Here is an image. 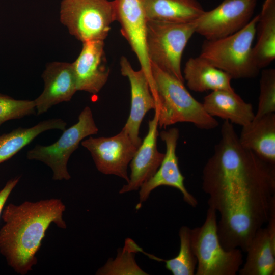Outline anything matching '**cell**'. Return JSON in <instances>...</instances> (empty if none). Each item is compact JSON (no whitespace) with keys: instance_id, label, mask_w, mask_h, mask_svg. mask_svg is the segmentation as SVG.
<instances>
[{"instance_id":"f1b7e54d","label":"cell","mask_w":275,"mask_h":275,"mask_svg":"<svg viewBox=\"0 0 275 275\" xmlns=\"http://www.w3.org/2000/svg\"><path fill=\"white\" fill-rule=\"evenodd\" d=\"M19 177H17L9 180L4 187L0 190V219L3 210L6 203L12 190L18 183Z\"/></svg>"},{"instance_id":"9c48e42d","label":"cell","mask_w":275,"mask_h":275,"mask_svg":"<svg viewBox=\"0 0 275 275\" xmlns=\"http://www.w3.org/2000/svg\"><path fill=\"white\" fill-rule=\"evenodd\" d=\"M98 131L92 112L90 107L86 106L80 113L77 122L65 129L58 141L48 146L36 145L28 151L26 157L48 166L52 171L53 180H68L71 178L67 169L70 156L85 138Z\"/></svg>"},{"instance_id":"484cf974","label":"cell","mask_w":275,"mask_h":275,"mask_svg":"<svg viewBox=\"0 0 275 275\" xmlns=\"http://www.w3.org/2000/svg\"><path fill=\"white\" fill-rule=\"evenodd\" d=\"M142 248L131 239L127 238L123 248L119 250L114 259L111 258L97 271V275H145L148 274L139 267L135 255Z\"/></svg>"},{"instance_id":"cb8c5ba5","label":"cell","mask_w":275,"mask_h":275,"mask_svg":"<svg viewBox=\"0 0 275 275\" xmlns=\"http://www.w3.org/2000/svg\"><path fill=\"white\" fill-rule=\"evenodd\" d=\"M67 123L60 118L42 121L30 128L18 127L0 135V163L12 158L42 132L52 129L64 131Z\"/></svg>"},{"instance_id":"44dd1931","label":"cell","mask_w":275,"mask_h":275,"mask_svg":"<svg viewBox=\"0 0 275 275\" xmlns=\"http://www.w3.org/2000/svg\"><path fill=\"white\" fill-rule=\"evenodd\" d=\"M183 76L188 87L195 92L234 90L231 85L232 78L230 75L200 56L188 60Z\"/></svg>"},{"instance_id":"4fadbf2b","label":"cell","mask_w":275,"mask_h":275,"mask_svg":"<svg viewBox=\"0 0 275 275\" xmlns=\"http://www.w3.org/2000/svg\"><path fill=\"white\" fill-rule=\"evenodd\" d=\"M161 139L166 144V153L163 160L155 173L140 187L139 202L136 206L139 209L148 198L152 190L160 186H170L179 190L183 200L195 208L198 205L196 198L187 190L184 185L185 177L181 173L176 155V147L179 131L173 127L160 133Z\"/></svg>"},{"instance_id":"e0dca14e","label":"cell","mask_w":275,"mask_h":275,"mask_svg":"<svg viewBox=\"0 0 275 275\" xmlns=\"http://www.w3.org/2000/svg\"><path fill=\"white\" fill-rule=\"evenodd\" d=\"M42 77L44 89L35 100L36 113L39 115L53 106L69 101L77 91L72 63L53 62L47 64Z\"/></svg>"},{"instance_id":"5b68a950","label":"cell","mask_w":275,"mask_h":275,"mask_svg":"<svg viewBox=\"0 0 275 275\" xmlns=\"http://www.w3.org/2000/svg\"><path fill=\"white\" fill-rule=\"evenodd\" d=\"M259 15L253 17L241 30L228 36L214 40H205L199 56L232 78H250L260 70L254 64L253 43Z\"/></svg>"},{"instance_id":"83f0119b","label":"cell","mask_w":275,"mask_h":275,"mask_svg":"<svg viewBox=\"0 0 275 275\" xmlns=\"http://www.w3.org/2000/svg\"><path fill=\"white\" fill-rule=\"evenodd\" d=\"M36 113L34 100H17L0 94V126L8 120L22 118Z\"/></svg>"},{"instance_id":"ba28073f","label":"cell","mask_w":275,"mask_h":275,"mask_svg":"<svg viewBox=\"0 0 275 275\" xmlns=\"http://www.w3.org/2000/svg\"><path fill=\"white\" fill-rule=\"evenodd\" d=\"M60 20L82 43L104 41L116 21L114 1L62 0Z\"/></svg>"},{"instance_id":"277c9868","label":"cell","mask_w":275,"mask_h":275,"mask_svg":"<svg viewBox=\"0 0 275 275\" xmlns=\"http://www.w3.org/2000/svg\"><path fill=\"white\" fill-rule=\"evenodd\" d=\"M151 64L154 85L153 96L158 126L166 127L178 122H188L203 130H211L218 125L214 117L204 109L176 77Z\"/></svg>"},{"instance_id":"5bb4252c","label":"cell","mask_w":275,"mask_h":275,"mask_svg":"<svg viewBox=\"0 0 275 275\" xmlns=\"http://www.w3.org/2000/svg\"><path fill=\"white\" fill-rule=\"evenodd\" d=\"M121 74L128 78L130 85L131 107L128 118L122 128L138 148L142 143L139 130L148 112L155 110L156 104L147 77L143 70H134L127 59L122 56L120 61Z\"/></svg>"},{"instance_id":"d6986e66","label":"cell","mask_w":275,"mask_h":275,"mask_svg":"<svg viewBox=\"0 0 275 275\" xmlns=\"http://www.w3.org/2000/svg\"><path fill=\"white\" fill-rule=\"evenodd\" d=\"M202 104L210 116L241 126L250 123L255 117L252 104L244 101L234 90L212 91L204 97Z\"/></svg>"},{"instance_id":"7c38bea8","label":"cell","mask_w":275,"mask_h":275,"mask_svg":"<svg viewBox=\"0 0 275 275\" xmlns=\"http://www.w3.org/2000/svg\"><path fill=\"white\" fill-rule=\"evenodd\" d=\"M116 21L121 25V33L137 57L148 79L152 93L154 85L151 64L146 49L148 19L143 0H114Z\"/></svg>"},{"instance_id":"2e32d148","label":"cell","mask_w":275,"mask_h":275,"mask_svg":"<svg viewBox=\"0 0 275 275\" xmlns=\"http://www.w3.org/2000/svg\"><path fill=\"white\" fill-rule=\"evenodd\" d=\"M158 127V116L155 112L153 119L148 122L147 134L130 162L131 174L129 181L121 188L120 194L138 190L159 167L164 153L157 150Z\"/></svg>"},{"instance_id":"30bf717a","label":"cell","mask_w":275,"mask_h":275,"mask_svg":"<svg viewBox=\"0 0 275 275\" xmlns=\"http://www.w3.org/2000/svg\"><path fill=\"white\" fill-rule=\"evenodd\" d=\"M257 1L223 0L194 21L195 33L206 40H214L240 31L252 19Z\"/></svg>"},{"instance_id":"8992f818","label":"cell","mask_w":275,"mask_h":275,"mask_svg":"<svg viewBox=\"0 0 275 275\" xmlns=\"http://www.w3.org/2000/svg\"><path fill=\"white\" fill-rule=\"evenodd\" d=\"M190 241L197 259L196 275H235L243 263L240 249L227 250L221 244L217 211L211 207L204 223L190 229Z\"/></svg>"},{"instance_id":"9a60e30c","label":"cell","mask_w":275,"mask_h":275,"mask_svg":"<svg viewBox=\"0 0 275 275\" xmlns=\"http://www.w3.org/2000/svg\"><path fill=\"white\" fill-rule=\"evenodd\" d=\"M72 64L77 91L95 94L106 83L110 69L107 65L104 41L83 42L80 53Z\"/></svg>"},{"instance_id":"52a82bcc","label":"cell","mask_w":275,"mask_h":275,"mask_svg":"<svg viewBox=\"0 0 275 275\" xmlns=\"http://www.w3.org/2000/svg\"><path fill=\"white\" fill-rule=\"evenodd\" d=\"M194 33V22L148 20L146 43L150 63L184 82L181 68L182 56Z\"/></svg>"},{"instance_id":"6da1fadb","label":"cell","mask_w":275,"mask_h":275,"mask_svg":"<svg viewBox=\"0 0 275 275\" xmlns=\"http://www.w3.org/2000/svg\"><path fill=\"white\" fill-rule=\"evenodd\" d=\"M202 189L209 207L219 212L228 203L252 190L275 187V164L243 147L233 125L225 120L221 139L202 171Z\"/></svg>"},{"instance_id":"4316f807","label":"cell","mask_w":275,"mask_h":275,"mask_svg":"<svg viewBox=\"0 0 275 275\" xmlns=\"http://www.w3.org/2000/svg\"><path fill=\"white\" fill-rule=\"evenodd\" d=\"M275 113V69H263L260 79L258 106L255 118Z\"/></svg>"},{"instance_id":"7402d4cb","label":"cell","mask_w":275,"mask_h":275,"mask_svg":"<svg viewBox=\"0 0 275 275\" xmlns=\"http://www.w3.org/2000/svg\"><path fill=\"white\" fill-rule=\"evenodd\" d=\"M148 20L194 22L205 11L197 0H143Z\"/></svg>"},{"instance_id":"ac0fdd59","label":"cell","mask_w":275,"mask_h":275,"mask_svg":"<svg viewBox=\"0 0 275 275\" xmlns=\"http://www.w3.org/2000/svg\"><path fill=\"white\" fill-rule=\"evenodd\" d=\"M267 223L251 240L245 252V261L239 270V274H275V206L271 209Z\"/></svg>"},{"instance_id":"3957f363","label":"cell","mask_w":275,"mask_h":275,"mask_svg":"<svg viewBox=\"0 0 275 275\" xmlns=\"http://www.w3.org/2000/svg\"><path fill=\"white\" fill-rule=\"evenodd\" d=\"M275 205V187L244 194L228 203L218 212L217 233L223 247L245 253L257 232L267 223Z\"/></svg>"},{"instance_id":"ffe728a7","label":"cell","mask_w":275,"mask_h":275,"mask_svg":"<svg viewBox=\"0 0 275 275\" xmlns=\"http://www.w3.org/2000/svg\"><path fill=\"white\" fill-rule=\"evenodd\" d=\"M241 145L265 161L275 164V113L254 119L242 126Z\"/></svg>"},{"instance_id":"8fae6325","label":"cell","mask_w":275,"mask_h":275,"mask_svg":"<svg viewBox=\"0 0 275 275\" xmlns=\"http://www.w3.org/2000/svg\"><path fill=\"white\" fill-rule=\"evenodd\" d=\"M81 144L90 152L100 172L129 181L127 168L138 148L124 130L111 137L90 136Z\"/></svg>"},{"instance_id":"603a6c76","label":"cell","mask_w":275,"mask_h":275,"mask_svg":"<svg viewBox=\"0 0 275 275\" xmlns=\"http://www.w3.org/2000/svg\"><path fill=\"white\" fill-rule=\"evenodd\" d=\"M258 15L257 41L252 53L254 64L260 70L275 59V0H265Z\"/></svg>"},{"instance_id":"7a4b0ae2","label":"cell","mask_w":275,"mask_h":275,"mask_svg":"<svg viewBox=\"0 0 275 275\" xmlns=\"http://www.w3.org/2000/svg\"><path fill=\"white\" fill-rule=\"evenodd\" d=\"M66 206L57 198L5 206L1 218L0 254L17 273L26 274L37 263L36 254L51 224L66 229Z\"/></svg>"},{"instance_id":"d4e9b609","label":"cell","mask_w":275,"mask_h":275,"mask_svg":"<svg viewBox=\"0 0 275 275\" xmlns=\"http://www.w3.org/2000/svg\"><path fill=\"white\" fill-rule=\"evenodd\" d=\"M190 228L182 226L179 231L180 249L175 257L164 260L151 255L150 258L165 263L167 269L173 275H194L195 274L197 259L193 251L190 241Z\"/></svg>"}]
</instances>
